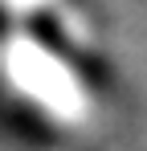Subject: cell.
<instances>
[{
  "instance_id": "6da1fadb",
  "label": "cell",
  "mask_w": 147,
  "mask_h": 151,
  "mask_svg": "<svg viewBox=\"0 0 147 151\" xmlns=\"http://www.w3.org/2000/svg\"><path fill=\"white\" fill-rule=\"evenodd\" d=\"M0 86L53 127H78L90 119L94 98L78 61V45L41 29H4L0 37Z\"/></svg>"
},
{
  "instance_id": "7a4b0ae2",
  "label": "cell",
  "mask_w": 147,
  "mask_h": 151,
  "mask_svg": "<svg viewBox=\"0 0 147 151\" xmlns=\"http://www.w3.org/2000/svg\"><path fill=\"white\" fill-rule=\"evenodd\" d=\"M0 12L12 17L21 29H41L70 45H78V37H82L74 0H0Z\"/></svg>"
}]
</instances>
